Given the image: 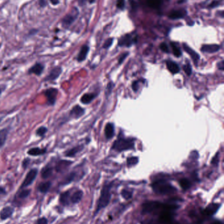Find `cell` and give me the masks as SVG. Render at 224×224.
Returning <instances> with one entry per match:
<instances>
[{"mask_svg":"<svg viewBox=\"0 0 224 224\" xmlns=\"http://www.w3.org/2000/svg\"><path fill=\"white\" fill-rule=\"evenodd\" d=\"M9 133V128H3L0 130V149L2 148L6 143Z\"/></svg>","mask_w":224,"mask_h":224,"instance_id":"cell-23","label":"cell"},{"mask_svg":"<svg viewBox=\"0 0 224 224\" xmlns=\"http://www.w3.org/2000/svg\"><path fill=\"white\" fill-rule=\"evenodd\" d=\"M220 5V2L218 1H213L210 5H209V7L210 8H214L218 7Z\"/></svg>","mask_w":224,"mask_h":224,"instance_id":"cell-47","label":"cell"},{"mask_svg":"<svg viewBox=\"0 0 224 224\" xmlns=\"http://www.w3.org/2000/svg\"><path fill=\"white\" fill-rule=\"evenodd\" d=\"M30 193V189H23L22 190L20 193L18 194V197L21 199H25L29 196V195Z\"/></svg>","mask_w":224,"mask_h":224,"instance_id":"cell-34","label":"cell"},{"mask_svg":"<svg viewBox=\"0 0 224 224\" xmlns=\"http://www.w3.org/2000/svg\"><path fill=\"white\" fill-rule=\"evenodd\" d=\"M183 69L185 71V73L188 75V76H190L192 74V68L191 66V65H190L189 63H188V64H186V65H184L183 67Z\"/></svg>","mask_w":224,"mask_h":224,"instance_id":"cell-35","label":"cell"},{"mask_svg":"<svg viewBox=\"0 0 224 224\" xmlns=\"http://www.w3.org/2000/svg\"><path fill=\"white\" fill-rule=\"evenodd\" d=\"M213 224H222V222H218V221H216L215 222H214Z\"/></svg>","mask_w":224,"mask_h":224,"instance_id":"cell-54","label":"cell"},{"mask_svg":"<svg viewBox=\"0 0 224 224\" xmlns=\"http://www.w3.org/2000/svg\"><path fill=\"white\" fill-rule=\"evenodd\" d=\"M160 48L163 52H164L166 53H169L170 52V50H169L168 46L167 45V44L166 43H162L160 45Z\"/></svg>","mask_w":224,"mask_h":224,"instance_id":"cell-38","label":"cell"},{"mask_svg":"<svg viewBox=\"0 0 224 224\" xmlns=\"http://www.w3.org/2000/svg\"><path fill=\"white\" fill-rule=\"evenodd\" d=\"M166 63V66L168 70L170 73H172V74H178V73L180 71V68L177 63L172 60H167Z\"/></svg>","mask_w":224,"mask_h":224,"instance_id":"cell-22","label":"cell"},{"mask_svg":"<svg viewBox=\"0 0 224 224\" xmlns=\"http://www.w3.org/2000/svg\"><path fill=\"white\" fill-rule=\"evenodd\" d=\"M51 182L50 181L44 182H41L40 184L38 185V191L42 193H47L50 189L51 187Z\"/></svg>","mask_w":224,"mask_h":224,"instance_id":"cell-26","label":"cell"},{"mask_svg":"<svg viewBox=\"0 0 224 224\" xmlns=\"http://www.w3.org/2000/svg\"><path fill=\"white\" fill-rule=\"evenodd\" d=\"M6 86L4 85H0V96H1V95H2L3 92L4 91V90L6 89Z\"/></svg>","mask_w":224,"mask_h":224,"instance_id":"cell-50","label":"cell"},{"mask_svg":"<svg viewBox=\"0 0 224 224\" xmlns=\"http://www.w3.org/2000/svg\"><path fill=\"white\" fill-rule=\"evenodd\" d=\"M43 94L46 98L47 104L49 106H54L55 105L59 90L55 87H50L43 91Z\"/></svg>","mask_w":224,"mask_h":224,"instance_id":"cell-4","label":"cell"},{"mask_svg":"<svg viewBox=\"0 0 224 224\" xmlns=\"http://www.w3.org/2000/svg\"><path fill=\"white\" fill-rule=\"evenodd\" d=\"M135 148L134 138H125L120 137L116 139L112 146V149H114L118 152H122L124 151L134 149Z\"/></svg>","mask_w":224,"mask_h":224,"instance_id":"cell-1","label":"cell"},{"mask_svg":"<svg viewBox=\"0 0 224 224\" xmlns=\"http://www.w3.org/2000/svg\"><path fill=\"white\" fill-rule=\"evenodd\" d=\"M62 73V68L61 66H57L52 69L49 72V74L43 79V82H53L56 81Z\"/></svg>","mask_w":224,"mask_h":224,"instance_id":"cell-6","label":"cell"},{"mask_svg":"<svg viewBox=\"0 0 224 224\" xmlns=\"http://www.w3.org/2000/svg\"><path fill=\"white\" fill-rule=\"evenodd\" d=\"M47 150L46 148H41L39 147H34L29 149L27 152V154L32 157H38L44 155L46 154Z\"/></svg>","mask_w":224,"mask_h":224,"instance_id":"cell-14","label":"cell"},{"mask_svg":"<svg viewBox=\"0 0 224 224\" xmlns=\"http://www.w3.org/2000/svg\"><path fill=\"white\" fill-rule=\"evenodd\" d=\"M85 109L83 108L80 105H75L69 111V117L72 119H80L85 114Z\"/></svg>","mask_w":224,"mask_h":224,"instance_id":"cell-9","label":"cell"},{"mask_svg":"<svg viewBox=\"0 0 224 224\" xmlns=\"http://www.w3.org/2000/svg\"><path fill=\"white\" fill-rule=\"evenodd\" d=\"M83 197V191L82 190H77L70 195V203L72 204L78 203Z\"/></svg>","mask_w":224,"mask_h":224,"instance_id":"cell-25","label":"cell"},{"mask_svg":"<svg viewBox=\"0 0 224 224\" xmlns=\"http://www.w3.org/2000/svg\"><path fill=\"white\" fill-rule=\"evenodd\" d=\"M162 3V0H147V6L152 9H158Z\"/></svg>","mask_w":224,"mask_h":224,"instance_id":"cell-29","label":"cell"},{"mask_svg":"<svg viewBox=\"0 0 224 224\" xmlns=\"http://www.w3.org/2000/svg\"><path fill=\"white\" fill-rule=\"evenodd\" d=\"M89 51H90V47L88 45H83L80 48V51L78 53V55L77 56L76 58L77 61L78 62H82L83 61H84L86 59Z\"/></svg>","mask_w":224,"mask_h":224,"instance_id":"cell-15","label":"cell"},{"mask_svg":"<svg viewBox=\"0 0 224 224\" xmlns=\"http://www.w3.org/2000/svg\"><path fill=\"white\" fill-rule=\"evenodd\" d=\"M113 38H109L108 40H106V41L105 42L103 45V48H109L112 45V44H113Z\"/></svg>","mask_w":224,"mask_h":224,"instance_id":"cell-39","label":"cell"},{"mask_svg":"<svg viewBox=\"0 0 224 224\" xmlns=\"http://www.w3.org/2000/svg\"><path fill=\"white\" fill-rule=\"evenodd\" d=\"M114 87V84L113 83L110 82L106 87V95H107V93H109V95L111 93V92H112V91H113Z\"/></svg>","mask_w":224,"mask_h":224,"instance_id":"cell-40","label":"cell"},{"mask_svg":"<svg viewBox=\"0 0 224 224\" xmlns=\"http://www.w3.org/2000/svg\"><path fill=\"white\" fill-rule=\"evenodd\" d=\"M48 129L45 126H40L36 129V135L38 136V137L43 138L47 133Z\"/></svg>","mask_w":224,"mask_h":224,"instance_id":"cell-30","label":"cell"},{"mask_svg":"<svg viewBox=\"0 0 224 224\" xmlns=\"http://www.w3.org/2000/svg\"><path fill=\"white\" fill-rule=\"evenodd\" d=\"M53 6H57L59 3V0H50Z\"/></svg>","mask_w":224,"mask_h":224,"instance_id":"cell-52","label":"cell"},{"mask_svg":"<svg viewBox=\"0 0 224 224\" xmlns=\"http://www.w3.org/2000/svg\"><path fill=\"white\" fill-rule=\"evenodd\" d=\"M139 162V159L137 157H130L127 159V164L128 167H131L137 164Z\"/></svg>","mask_w":224,"mask_h":224,"instance_id":"cell-33","label":"cell"},{"mask_svg":"<svg viewBox=\"0 0 224 224\" xmlns=\"http://www.w3.org/2000/svg\"><path fill=\"white\" fill-rule=\"evenodd\" d=\"M45 69V65L41 62H36L28 70V74H34L37 76H40Z\"/></svg>","mask_w":224,"mask_h":224,"instance_id":"cell-10","label":"cell"},{"mask_svg":"<svg viewBox=\"0 0 224 224\" xmlns=\"http://www.w3.org/2000/svg\"><path fill=\"white\" fill-rule=\"evenodd\" d=\"M187 14V11L184 9H178V10H174L170 12L168 14V17L172 20H176V19L182 18L186 17Z\"/></svg>","mask_w":224,"mask_h":224,"instance_id":"cell-17","label":"cell"},{"mask_svg":"<svg viewBox=\"0 0 224 224\" xmlns=\"http://www.w3.org/2000/svg\"><path fill=\"white\" fill-rule=\"evenodd\" d=\"M125 6V1L124 0H118L116 3V7L120 9H123Z\"/></svg>","mask_w":224,"mask_h":224,"instance_id":"cell-41","label":"cell"},{"mask_svg":"<svg viewBox=\"0 0 224 224\" xmlns=\"http://www.w3.org/2000/svg\"><path fill=\"white\" fill-rule=\"evenodd\" d=\"M179 183L183 189L186 190V189H189L191 186V183L190 182L189 180L187 178H182L179 180Z\"/></svg>","mask_w":224,"mask_h":224,"instance_id":"cell-31","label":"cell"},{"mask_svg":"<svg viewBox=\"0 0 224 224\" xmlns=\"http://www.w3.org/2000/svg\"><path fill=\"white\" fill-rule=\"evenodd\" d=\"M97 94L93 92H89V93L84 94L80 98V102L83 104H89L93 101L97 96Z\"/></svg>","mask_w":224,"mask_h":224,"instance_id":"cell-20","label":"cell"},{"mask_svg":"<svg viewBox=\"0 0 224 224\" xmlns=\"http://www.w3.org/2000/svg\"><path fill=\"white\" fill-rule=\"evenodd\" d=\"M53 170H54V169H53V167L50 164H46L41 170V177L44 180L48 179L53 175Z\"/></svg>","mask_w":224,"mask_h":224,"instance_id":"cell-16","label":"cell"},{"mask_svg":"<svg viewBox=\"0 0 224 224\" xmlns=\"http://www.w3.org/2000/svg\"><path fill=\"white\" fill-rule=\"evenodd\" d=\"M6 194H7V192H6V189H5V188L0 186V199H2L3 197L6 196Z\"/></svg>","mask_w":224,"mask_h":224,"instance_id":"cell-45","label":"cell"},{"mask_svg":"<svg viewBox=\"0 0 224 224\" xmlns=\"http://www.w3.org/2000/svg\"><path fill=\"white\" fill-rule=\"evenodd\" d=\"M105 135L106 139L113 138L114 135V126L113 123H107L105 128Z\"/></svg>","mask_w":224,"mask_h":224,"instance_id":"cell-24","label":"cell"},{"mask_svg":"<svg viewBox=\"0 0 224 224\" xmlns=\"http://www.w3.org/2000/svg\"><path fill=\"white\" fill-rule=\"evenodd\" d=\"M14 212V209L11 207H6L2 208L0 211V219L5 220L6 219L10 218Z\"/></svg>","mask_w":224,"mask_h":224,"instance_id":"cell-18","label":"cell"},{"mask_svg":"<svg viewBox=\"0 0 224 224\" xmlns=\"http://www.w3.org/2000/svg\"><path fill=\"white\" fill-rule=\"evenodd\" d=\"M60 203L63 206H68L70 203V191H66L61 194L59 198Z\"/></svg>","mask_w":224,"mask_h":224,"instance_id":"cell-21","label":"cell"},{"mask_svg":"<svg viewBox=\"0 0 224 224\" xmlns=\"http://www.w3.org/2000/svg\"><path fill=\"white\" fill-rule=\"evenodd\" d=\"M128 55H129V52H125V53H124V54L120 56L119 59H118V64H121L124 61V60L126 59V57L128 56Z\"/></svg>","mask_w":224,"mask_h":224,"instance_id":"cell-42","label":"cell"},{"mask_svg":"<svg viewBox=\"0 0 224 224\" xmlns=\"http://www.w3.org/2000/svg\"><path fill=\"white\" fill-rule=\"evenodd\" d=\"M38 173V170L37 168H32L30 170V171L27 173L25 178H24V181L22 182L21 188L23 189L29 186H30L31 184H32V183L34 182V180L37 177Z\"/></svg>","mask_w":224,"mask_h":224,"instance_id":"cell-7","label":"cell"},{"mask_svg":"<svg viewBox=\"0 0 224 224\" xmlns=\"http://www.w3.org/2000/svg\"><path fill=\"white\" fill-rule=\"evenodd\" d=\"M47 223L48 221L47 220V218H46L45 217H42L38 219L36 224H47Z\"/></svg>","mask_w":224,"mask_h":224,"instance_id":"cell-44","label":"cell"},{"mask_svg":"<svg viewBox=\"0 0 224 224\" xmlns=\"http://www.w3.org/2000/svg\"><path fill=\"white\" fill-rule=\"evenodd\" d=\"M139 81H135L133 82L132 85H131V87H132V89L134 90V92H137L138 90L139 89Z\"/></svg>","mask_w":224,"mask_h":224,"instance_id":"cell-43","label":"cell"},{"mask_svg":"<svg viewBox=\"0 0 224 224\" xmlns=\"http://www.w3.org/2000/svg\"><path fill=\"white\" fill-rule=\"evenodd\" d=\"M220 49V46L217 44L203 45L201 48V51L206 53H214Z\"/></svg>","mask_w":224,"mask_h":224,"instance_id":"cell-19","label":"cell"},{"mask_svg":"<svg viewBox=\"0 0 224 224\" xmlns=\"http://www.w3.org/2000/svg\"><path fill=\"white\" fill-rule=\"evenodd\" d=\"M76 176V173L75 172H71L69 174H67L66 176L63 179V180L61 182L62 185H67L69 183H70L72 182L74 180Z\"/></svg>","mask_w":224,"mask_h":224,"instance_id":"cell-28","label":"cell"},{"mask_svg":"<svg viewBox=\"0 0 224 224\" xmlns=\"http://www.w3.org/2000/svg\"><path fill=\"white\" fill-rule=\"evenodd\" d=\"M137 41V37H132L129 34L122 37L118 41V45L120 47H130Z\"/></svg>","mask_w":224,"mask_h":224,"instance_id":"cell-11","label":"cell"},{"mask_svg":"<svg viewBox=\"0 0 224 224\" xmlns=\"http://www.w3.org/2000/svg\"><path fill=\"white\" fill-rule=\"evenodd\" d=\"M37 32H38V30H34V29H33V30H31L30 31V32H29V34H30V35H34V34L36 33Z\"/></svg>","mask_w":224,"mask_h":224,"instance_id":"cell-53","label":"cell"},{"mask_svg":"<svg viewBox=\"0 0 224 224\" xmlns=\"http://www.w3.org/2000/svg\"><path fill=\"white\" fill-rule=\"evenodd\" d=\"M84 148V145H76L70 149L66 150L65 152L63 153V155H64L65 157H70V158L74 157L76 156L77 154H78L79 153L82 152Z\"/></svg>","mask_w":224,"mask_h":224,"instance_id":"cell-12","label":"cell"},{"mask_svg":"<svg viewBox=\"0 0 224 224\" xmlns=\"http://www.w3.org/2000/svg\"><path fill=\"white\" fill-rule=\"evenodd\" d=\"M218 67L220 70L223 71L224 70V63L223 60H222L220 62H219L218 64Z\"/></svg>","mask_w":224,"mask_h":224,"instance_id":"cell-49","label":"cell"},{"mask_svg":"<svg viewBox=\"0 0 224 224\" xmlns=\"http://www.w3.org/2000/svg\"><path fill=\"white\" fill-rule=\"evenodd\" d=\"M72 164V161L71 160L60 159L57 162L53 169H55V171L58 173H63L66 171Z\"/></svg>","mask_w":224,"mask_h":224,"instance_id":"cell-8","label":"cell"},{"mask_svg":"<svg viewBox=\"0 0 224 224\" xmlns=\"http://www.w3.org/2000/svg\"><path fill=\"white\" fill-rule=\"evenodd\" d=\"M110 189H111V184L105 185L102 188V190L101 192V195L99 197L98 203H97V207L96 209L95 214L99 212L102 208H105L110 203V200L111 198V193H110Z\"/></svg>","mask_w":224,"mask_h":224,"instance_id":"cell-2","label":"cell"},{"mask_svg":"<svg viewBox=\"0 0 224 224\" xmlns=\"http://www.w3.org/2000/svg\"><path fill=\"white\" fill-rule=\"evenodd\" d=\"M79 14V11L78 10V9L74 7L72 10L66 14V15L62 18L61 21V24L62 26L65 28H69L71 24L74 22L76 19L77 18Z\"/></svg>","mask_w":224,"mask_h":224,"instance_id":"cell-5","label":"cell"},{"mask_svg":"<svg viewBox=\"0 0 224 224\" xmlns=\"http://www.w3.org/2000/svg\"><path fill=\"white\" fill-rule=\"evenodd\" d=\"M153 191L158 194L166 195L171 194L176 191V189L172 185L164 180H158L152 184Z\"/></svg>","mask_w":224,"mask_h":224,"instance_id":"cell-3","label":"cell"},{"mask_svg":"<svg viewBox=\"0 0 224 224\" xmlns=\"http://www.w3.org/2000/svg\"><path fill=\"white\" fill-rule=\"evenodd\" d=\"M78 5L80 6H84L86 4L87 0H78Z\"/></svg>","mask_w":224,"mask_h":224,"instance_id":"cell-51","label":"cell"},{"mask_svg":"<svg viewBox=\"0 0 224 224\" xmlns=\"http://www.w3.org/2000/svg\"><path fill=\"white\" fill-rule=\"evenodd\" d=\"M170 45H171V47L172 48V52H173L174 55L178 58L181 56L182 53L181 50H180V48L173 42L170 43Z\"/></svg>","mask_w":224,"mask_h":224,"instance_id":"cell-32","label":"cell"},{"mask_svg":"<svg viewBox=\"0 0 224 224\" xmlns=\"http://www.w3.org/2000/svg\"><path fill=\"white\" fill-rule=\"evenodd\" d=\"M30 161H31V160H30V158H28V157L24 158L23 159V160H22V168L24 169H26L28 167V165L30 164Z\"/></svg>","mask_w":224,"mask_h":224,"instance_id":"cell-37","label":"cell"},{"mask_svg":"<svg viewBox=\"0 0 224 224\" xmlns=\"http://www.w3.org/2000/svg\"><path fill=\"white\" fill-rule=\"evenodd\" d=\"M38 3L40 7H46L47 6V0H38Z\"/></svg>","mask_w":224,"mask_h":224,"instance_id":"cell-46","label":"cell"},{"mask_svg":"<svg viewBox=\"0 0 224 224\" xmlns=\"http://www.w3.org/2000/svg\"><path fill=\"white\" fill-rule=\"evenodd\" d=\"M219 207H220V205L218 204H210V205H208L206 207L205 210H204V213L208 216L213 215L214 213L217 212Z\"/></svg>","mask_w":224,"mask_h":224,"instance_id":"cell-27","label":"cell"},{"mask_svg":"<svg viewBox=\"0 0 224 224\" xmlns=\"http://www.w3.org/2000/svg\"><path fill=\"white\" fill-rule=\"evenodd\" d=\"M95 0H90V3H93L95 2Z\"/></svg>","mask_w":224,"mask_h":224,"instance_id":"cell-55","label":"cell"},{"mask_svg":"<svg viewBox=\"0 0 224 224\" xmlns=\"http://www.w3.org/2000/svg\"><path fill=\"white\" fill-rule=\"evenodd\" d=\"M121 195L125 199H127V200L131 199V197H132V193L128 190H126V189H124V190L122 191Z\"/></svg>","mask_w":224,"mask_h":224,"instance_id":"cell-36","label":"cell"},{"mask_svg":"<svg viewBox=\"0 0 224 224\" xmlns=\"http://www.w3.org/2000/svg\"><path fill=\"white\" fill-rule=\"evenodd\" d=\"M219 159H218V153H217L216 155H215V157H214V158H213V159H212V164H217L218 163V161H219V160H218Z\"/></svg>","mask_w":224,"mask_h":224,"instance_id":"cell-48","label":"cell"},{"mask_svg":"<svg viewBox=\"0 0 224 224\" xmlns=\"http://www.w3.org/2000/svg\"><path fill=\"white\" fill-rule=\"evenodd\" d=\"M183 47L184 51H186L187 53H188L189 56H191V58L193 59L195 65H197L199 59H200V56H199L198 53L196 52L193 49H192L191 47L188 46L187 44H186V43L183 44Z\"/></svg>","mask_w":224,"mask_h":224,"instance_id":"cell-13","label":"cell"}]
</instances>
